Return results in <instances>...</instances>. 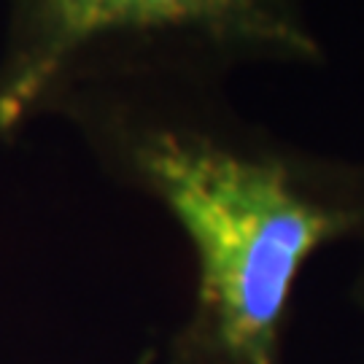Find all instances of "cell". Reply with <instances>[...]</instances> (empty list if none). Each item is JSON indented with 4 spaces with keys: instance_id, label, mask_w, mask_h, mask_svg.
Returning <instances> with one entry per match:
<instances>
[{
    "instance_id": "1",
    "label": "cell",
    "mask_w": 364,
    "mask_h": 364,
    "mask_svg": "<svg viewBox=\"0 0 364 364\" xmlns=\"http://www.w3.org/2000/svg\"><path fill=\"white\" fill-rule=\"evenodd\" d=\"M87 114L111 165L156 200L192 254L170 364H287L299 278L324 248L364 251V156L289 141L230 81L130 70Z\"/></svg>"
},
{
    "instance_id": "2",
    "label": "cell",
    "mask_w": 364,
    "mask_h": 364,
    "mask_svg": "<svg viewBox=\"0 0 364 364\" xmlns=\"http://www.w3.org/2000/svg\"><path fill=\"white\" fill-rule=\"evenodd\" d=\"M103 46L138 52L130 70L318 68L324 41L305 0H22L11 63L0 84V127L63 90Z\"/></svg>"
},
{
    "instance_id": "3",
    "label": "cell",
    "mask_w": 364,
    "mask_h": 364,
    "mask_svg": "<svg viewBox=\"0 0 364 364\" xmlns=\"http://www.w3.org/2000/svg\"><path fill=\"white\" fill-rule=\"evenodd\" d=\"M351 299H353V305H356V308H362V311H364V257H362V264H359L356 275H353Z\"/></svg>"
}]
</instances>
